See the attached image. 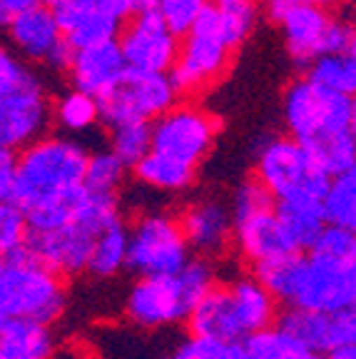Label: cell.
Wrapping results in <instances>:
<instances>
[{"mask_svg":"<svg viewBox=\"0 0 356 359\" xmlns=\"http://www.w3.org/2000/svg\"><path fill=\"white\" fill-rule=\"evenodd\" d=\"M284 128L329 175L356 170V100L294 78L282 95Z\"/></svg>","mask_w":356,"mask_h":359,"instance_id":"cell-1","label":"cell"},{"mask_svg":"<svg viewBox=\"0 0 356 359\" xmlns=\"http://www.w3.org/2000/svg\"><path fill=\"white\" fill-rule=\"evenodd\" d=\"M88 147L73 137L45 135L15 155V177H13L11 202L22 215L57 205L83 187Z\"/></svg>","mask_w":356,"mask_h":359,"instance_id":"cell-2","label":"cell"},{"mask_svg":"<svg viewBox=\"0 0 356 359\" xmlns=\"http://www.w3.org/2000/svg\"><path fill=\"white\" fill-rule=\"evenodd\" d=\"M120 217V195H102L83 185L78 210L70 222L48 232H28L25 250L60 280L85 275L95 237Z\"/></svg>","mask_w":356,"mask_h":359,"instance_id":"cell-3","label":"cell"},{"mask_svg":"<svg viewBox=\"0 0 356 359\" xmlns=\"http://www.w3.org/2000/svg\"><path fill=\"white\" fill-rule=\"evenodd\" d=\"M217 285L210 259L192 257L172 277H139L125 297V317L139 330H167L184 325L202 297Z\"/></svg>","mask_w":356,"mask_h":359,"instance_id":"cell-4","label":"cell"},{"mask_svg":"<svg viewBox=\"0 0 356 359\" xmlns=\"http://www.w3.org/2000/svg\"><path fill=\"white\" fill-rule=\"evenodd\" d=\"M67 307L65 280L53 275L22 247L0 267V317L53 327Z\"/></svg>","mask_w":356,"mask_h":359,"instance_id":"cell-5","label":"cell"},{"mask_svg":"<svg viewBox=\"0 0 356 359\" xmlns=\"http://www.w3.org/2000/svg\"><path fill=\"white\" fill-rule=\"evenodd\" d=\"M254 177L274 205H322L329 175L292 137H272L256 155Z\"/></svg>","mask_w":356,"mask_h":359,"instance_id":"cell-6","label":"cell"},{"mask_svg":"<svg viewBox=\"0 0 356 359\" xmlns=\"http://www.w3.org/2000/svg\"><path fill=\"white\" fill-rule=\"evenodd\" d=\"M192 259L174 215L142 212L128 224V262L125 269L139 277H172Z\"/></svg>","mask_w":356,"mask_h":359,"instance_id":"cell-7","label":"cell"},{"mask_svg":"<svg viewBox=\"0 0 356 359\" xmlns=\"http://www.w3.org/2000/svg\"><path fill=\"white\" fill-rule=\"evenodd\" d=\"M234 53L219 38L214 8L207 6L197 22L179 38L177 57L170 70L177 95H197L222 80Z\"/></svg>","mask_w":356,"mask_h":359,"instance_id":"cell-8","label":"cell"},{"mask_svg":"<svg viewBox=\"0 0 356 359\" xmlns=\"http://www.w3.org/2000/svg\"><path fill=\"white\" fill-rule=\"evenodd\" d=\"M356 304V259H331L304 252L287 307L336 314Z\"/></svg>","mask_w":356,"mask_h":359,"instance_id":"cell-9","label":"cell"},{"mask_svg":"<svg viewBox=\"0 0 356 359\" xmlns=\"http://www.w3.org/2000/svg\"><path fill=\"white\" fill-rule=\"evenodd\" d=\"M95 100L100 123L112 130L128 123H155L177 102V90L170 75L125 70L120 80Z\"/></svg>","mask_w":356,"mask_h":359,"instance_id":"cell-10","label":"cell"},{"mask_svg":"<svg viewBox=\"0 0 356 359\" xmlns=\"http://www.w3.org/2000/svg\"><path fill=\"white\" fill-rule=\"evenodd\" d=\"M152 150L170 160L195 168L210 155L214 137L219 133L217 118L195 102H174L167 112H162L150 123Z\"/></svg>","mask_w":356,"mask_h":359,"instance_id":"cell-11","label":"cell"},{"mask_svg":"<svg viewBox=\"0 0 356 359\" xmlns=\"http://www.w3.org/2000/svg\"><path fill=\"white\" fill-rule=\"evenodd\" d=\"M53 123V102L38 73L0 102V150L20 152L45 137Z\"/></svg>","mask_w":356,"mask_h":359,"instance_id":"cell-12","label":"cell"},{"mask_svg":"<svg viewBox=\"0 0 356 359\" xmlns=\"http://www.w3.org/2000/svg\"><path fill=\"white\" fill-rule=\"evenodd\" d=\"M115 43L128 70L157 75H170L179 48V38H174L152 11L125 22Z\"/></svg>","mask_w":356,"mask_h":359,"instance_id":"cell-13","label":"cell"},{"mask_svg":"<svg viewBox=\"0 0 356 359\" xmlns=\"http://www.w3.org/2000/svg\"><path fill=\"white\" fill-rule=\"evenodd\" d=\"M274 327H279L292 342L317 354H327L334 347H341V344H356L354 309L336 314H322L309 312V309L287 307L277 314Z\"/></svg>","mask_w":356,"mask_h":359,"instance_id":"cell-14","label":"cell"},{"mask_svg":"<svg viewBox=\"0 0 356 359\" xmlns=\"http://www.w3.org/2000/svg\"><path fill=\"white\" fill-rule=\"evenodd\" d=\"M182 237L187 242L189 252L202 259L224 257L227 250L232 247V212L229 205L217 197H202V200L189 202L177 217Z\"/></svg>","mask_w":356,"mask_h":359,"instance_id":"cell-15","label":"cell"},{"mask_svg":"<svg viewBox=\"0 0 356 359\" xmlns=\"http://www.w3.org/2000/svg\"><path fill=\"white\" fill-rule=\"evenodd\" d=\"M232 245L237 247L240 257L247 259L252 267L299 252L294 237L289 235L282 217L277 215V208L252 215L242 222H234Z\"/></svg>","mask_w":356,"mask_h":359,"instance_id":"cell-16","label":"cell"},{"mask_svg":"<svg viewBox=\"0 0 356 359\" xmlns=\"http://www.w3.org/2000/svg\"><path fill=\"white\" fill-rule=\"evenodd\" d=\"M189 337H202V339H214V342L242 344L247 339L245 325H242L240 307L234 302L232 290L227 282L214 285L205 297L192 307L187 317Z\"/></svg>","mask_w":356,"mask_h":359,"instance_id":"cell-17","label":"cell"},{"mask_svg":"<svg viewBox=\"0 0 356 359\" xmlns=\"http://www.w3.org/2000/svg\"><path fill=\"white\" fill-rule=\"evenodd\" d=\"M125 70L128 67H125V60L115 40L75 50L70 67H67L73 90L85 93L90 97H100L107 88H112L120 80Z\"/></svg>","mask_w":356,"mask_h":359,"instance_id":"cell-18","label":"cell"},{"mask_svg":"<svg viewBox=\"0 0 356 359\" xmlns=\"http://www.w3.org/2000/svg\"><path fill=\"white\" fill-rule=\"evenodd\" d=\"M8 40L13 50L25 65L28 62H43L50 57V53L62 43V33L57 28L53 11L43 3L33 6L30 11L20 13L8 25Z\"/></svg>","mask_w":356,"mask_h":359,"instance_id":"cell-19","label":"cell"},{"mask_svg":"<svg viewBox=\"0 0 356 359\" xmlns=\"http://www.w3.org/2000/svg\"><path fill=\"white\" fill-rule=\"evenodd\" d=\"M329 11L317 6H299L292 3L284 11L282 20L277 22L282 28L284 48L287 55L292 57V62L299 67H309V62L314 57H319V48H322L324 30L329 25Z\"/></svg>","mask_w":356,"mask_h":359,"instance_id":"cell-20","label":"cell"},{"mask_svg":"<svg viewBox=\"0 0 356 359\" xmlns=\"http://www.w3.org/2000/svg\"><path fill=\"white\" fill-rule=\"evenodd\" d=\"M57 349L53 327L6 320L0 327V359H50Z\"/></svg>","mask_w":356,"mask_h":359,"instance_id":"cell-21","label":"cell"},{"mask_svg":"<svg viewBox=\"0 0 356 359\" xmlns=\"http://www.w3.org/2000/svg\"><path fill=\"white\" fill-rule=\"evenodd\" d=\"M227 285H229V290H232L234 302L240 307L242 325H245L247 337L254 334V332L267 330V327H274L277 314H279V304L254 277L240 275V277H234V280H229Z\"/></svg>","mask_w":356,"mask_h":359,"instance_id":"cell-22","label":"cell"},{"mask_svg":"<svg viewBox=\"0 0 356 359\" xmlns=\"http://www.w3.org/2000/svg\"><path fill=\"white\" fill-rule=\"evenodd\" d=\"M125 262H128V224L117 219L95 237L85 272L97 280H110L123 272Z\"/></svg>","mask_w":356,"mask_h":359,"instance_id":"cell-23","label":"cell"},{"mask_svg":"<svg viewBox=\"0 0 356 359\" xmlns=\"http://www.w3.org/2000/svg\"><path fill=\"white\" fill-rule=\"evenodd\" d=\"M135 177L145 187H152L157 192H184L187 187L195 185L197 170L182 165L177 160H170L165 155L150 152L135 165Z\"/></svg>","mask_w":356,"mask_h":359,"instance_id":"cell-24","label":"cell"},{"mask_svg":"<svg viewBox=\"0 0 356 359\" xmlns=\"http://www.w3.org/2000/svg\"><path fill=\"white\" fill-rule=\"evenodd\" d=\"M212 8H214L219 38L234 53L254 33L256 20H259V8H256L254 0H227V3H219V6Z\"/></svg>","mask_w":356,"mask_h":359,"instance_id":"cell-25","label":"cell"},{"mask_svg":"<svg viewBox=\"0 0 356 359\" xmlns=\"http://www.w3.org/2000/svg\"><path fill=\"white\" fill-rule=\"evenodd\" d=\"M322 215L324 224L331 227H356V170L336 177H329L327 192L322 197Z\"/></svg>","mask_w":356,"mask_h":359,"instance_id":"cell-26","label":"cell"},{"mask_svg":"<svg viewBox=\"0 0 356 359\" xmlns=\"http://www.w3.org/2000/svg\"><path fill=\"white\" fill-rule=\"evenodd\" d=\"M309 83L319 85L324 90L351 95L356 93V53L349 55H319L309 62L304 75Z\"/></svg>","mask_w":356,"mask_h":359,"instance_id":"cell-27","label":"cell"},{"mask_svg":"<svg viewBox=\"0 0 356 359\" xmlns=\"http://www.w3.org/2000/svg\"><path fill=\"white\" fill-rule=\"evenodd\" d=\"M242 347L249 359H327V354L309 352V349L292 342L279 327L254 332L242 342Z\"/></svg>","mask_w":356,"mask_h":359,"instance_id":"cell-28","label":"cell"},{"mask_svg":"<svg viewBox=\"0 0 356 359\" xmlns=\"http://www.w3.org/2000/svg\"><path fill=\"white\" fill-rule=\"evenodd\" d=\"M53 120L60 125L65 133H88L95 125L100 123L97 115V100L78 90H67L57 97V102L53 105Z\"/></svg>","mask_w":356,"mask_h":359,"instance_id":"cell-29","label":"cell"},{"mask_svg":"<svg viewBox=\"0 0 356 359\" xmlns=\"http://www.w3.org/2000/svg\"><path fill=\"white\" fill-rule=\"evenodd\" d=\"M277 215L282 217L289 235L294 237L299 252H306L319 232L324 230L322 205H277Z\"/></svg>","mask_w":356,"mask_h":359,"instance_id":"cell-30","label":"cell"},{"mask_svg":"<svg viewBox=\"0 0 356 359\" xmlns=\"http://www.w3.org/2000/svg\"><path fill=\"white\" fill-rule=\"evenodd\" d=\"M150 150H152L150 123H128L112 128L110 152L125 168H135L142 157L150 155Z\"/></svg>","mask_w":356,"mask_h":359,"instance_id":"cell-31","label":"cell"},{"mask_svg":"<svg viewBox=\"0 0 356 359\" xmlns=\"http://www.w3.org/2000/svg\"><path fill=\"white\" fill-rule=\"evenodd\" d=\"M125 168L110 150H97L88 155V165H85V180L83 185L93 192H102V195H117L125 182Z\"/></svg>","mask_w":356,"mask_h":359,"instance_id":"cell-32","label":"cell"},{"mask_svg":"<svg viewBox=\"0 0 356 359\" xmlns=\"http://www.w3.org/2000/svg\"><path fill=\"white\" fill-rule=\"evenodd\" d=\"M207 6H210L207 0H155L152 13L174 38H182L184 33H189V28L195 25Z\"/></svg>","mask_w":356,"mask_h":359,"instance_id":"cell-33","label":"cell"},{"mask_svg":"<svg viewBox=\"0 0 356 359\" xmlns=\"http://www.w3.org/2000/svg\"><path fill=\"white\" fill-rule=\"evenodd\" d=\"M277 208L264 185L256 177H247L245 182H240V187L234 190L232 205H229V212H232V222H242V219L252 217V215H259L264 210Z\"/></svg>","mask_w":356,"mask_h":359,"instance_id":"cell-34","label":"cell"},{"mask_svg":"<svg viewBox=\"0 0 356 359\" xmlns=\"http://www.w3.org/2000/svg\"><path fill=\"white\" fill-rule=\"evenodd\" d=\"M167 359H249L242 344L214 342L202 337H187L174 347Z\"/></svg>","mask_w":356,"mask_h":359,"instance_id":"cell-35","label":"cell"},{"mask_svg":"<svg viewBox=\"0 0 356 359\" xmlns=\"http://www.w3.org/2000/svg\"><path fill=\"white\" fill-rule=\"evenodd\" d=\"M25 240H28V219L15 202L3 200L0 202V255L8 257L22 250Z\"/></svg>","mask_w":356,"mask_h":359,"instance_id":"cell-36","label":"cell"},{"mask_svg":"<svg viewBox=\"0 0 356 359\" xmlns=\"http://www.w3.org/2000/svg\"><path fill=\"white\" fill-rule=\"evenodd\" d=\"M306 252L331 259H356V235L354 230L324 224V230L319 232L317 240L312 242V247Z\"/></svg>","mask_w":356,"mask_h":359,"instance_id":"cell-37","label":"cell"},{"mask_svg":"<svg viewBox=\"0 0 356 359\" xmlns=\"http://www.w3.org/2000/svg\"><path fill=\"white\" fill-rule=\"evenodd\" d=\"M349 53H356L354 22L349 18H329L319 55H349Z\"/></svg>","mask_w":356,"mask_h":359,"instance_id":"cell-38","label":"cell"},{"mask_svg":"<svg viewBox=\"0 0 356 359\" xmlns=\"http://www.w3.org/2000/svg\"><path fill=\"white\" fill-rule=\"evenodd\" d=\"M33 75V67L25 65L11 48L0 45V102L6 100L11 93H15L22 83H28Z\"/></svg>","mask_w":356,"mask_h":359,"instance_id":"cell-39","label":"cell"},{"mask_svg":"<svg viewBox=\"0 0 356 359\" xmlns=\"http://www.w3.org/2000/svg\"><path fill=\"white\" fill-rule=\"evenodd\" d=\"M100 3L115 20H120L125 25L132 18L142 15V13H150L155 0H100Z\"/></svg>","mask_w":356,"mask_h":359,"instance_id":"cell-40","label":"cell"},{"mask_svg":"<svg viewBox=\"0 0 356 359\" xmlns=\"http://www.w3.org/2000/svg\"><path fill=\"white\" fill-rule=\"evenodd\" d=\"M13 177H15V152L0 150V202L11 200Z\"/></svg>","mask_w":356,"mask_h":359,"instance_id":"cell-41","label":"cell"},{"mask_svg":"<svg viewBox=\"0 0 356 359\" xmlns=\"http://www.w3.org/2000/svg\"><path fill=\"white\" fill-rule=\"evenodd\" d=\"M40 0H0V28H8L11 20H15L20 13L38 6Z\"/></svg>","mask_w":356,"mask_h":359,"instance_id":"cell-42","label":"cell"},{"mask_svg":"<svg viewBox=\"0 0 356 359\" xmlns=\"http://www.w3.org/2000/svg\"><path fill=\"white\" fill-rule=\"evenodd\" d=\"M289 6H292L289 0H267V3H264V11H267L269 20L279 22V20H282V15H284V11H287Z\"/></svg>","mask_w":356,"mask_h":359,"instance_id":"cell-43","label":"cell"},{"mask_svg":"<svg viewBox=\"0 0 356 359\" xmlns=\"http://www.w3.org/2000/svg\"><path fill=\"white\" fill-rule=\"evenodd\" d=\"M327 359H356V344H341L327 352Z\"/></svg>","mask_w":356,"mask_h":359,"instance_id":"cell-44","label":"cell"},{"mask_svg":"<svg viewBox=\"0 0 356 359\" xmlns=\"http://www.w3.org/2000/svg\"><path fill=\"white\" fill-rule=\"evenodd\" d=\"M289 3H299V6H317V8H324V11H329V8L341 6L344 0H289Z\"/></svg>","mask_w":356,"mask_h":359,"instance_id":"cell-45","label":"cell"},{"mask_svg":"<svg viewBox=\"0 0 356 359\" xmlns=\"http://www.w3.org/2000/svg\"><path fill=\"white\" fill-rule=\"evenodd\" d=\"M40 3H43V6H48V8H50L53 3H57V0H40Z\"/></svg>","mask_w":356,"mask_h":359,"instance_id":"cell-46","label":"cell"},{"mask_svg":"<svg viewBox=\"0 0 356 359\" xmlns=\"http://www.w3.org/2000/svg\"><path fill=\"white\" fill-rule=\"evenodd\" d=\"M207 3H214V6H219V3H227V0H207Z\"/></svg>","mask_w":356,"mask_h":359,"instance_id":"cell-47","label":"cell"},{"mask_svg":"<svg viewBox=\"0 0 356 359\" xmlns=\"http://www.w3.org/2000/svg\"><path fill=\"white\" fill-rule=\"evenodd\" d=\"M3 259H6V257H3V255H0V267H3Z\"/></svg>","mask_w":356,"mask_h":359,"instance_id":"cell-48","label":"cell"},{"mask_svg":"<svg viewBox=\"0 0 356 359\" xmlns=\"http://www.w3.org/2000/svg\"><path fill=\"white\" fill-rule=\"evenodd\" d=\"M3 322H6V320H3V317H0V327H3Z\"/></svg>","mask_w":356,"mask_h":359,"instance_id":"cell-49","label":"cell"}]
</instances>
